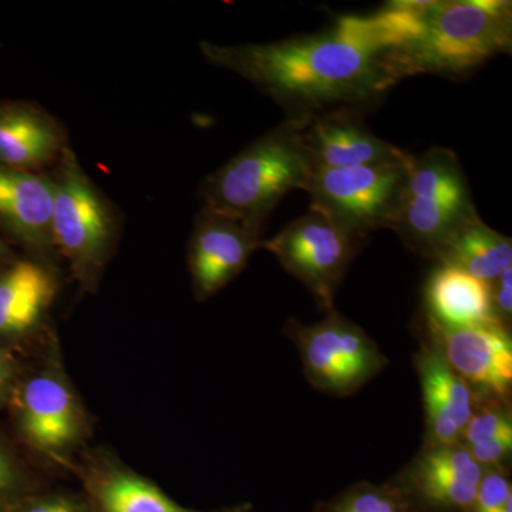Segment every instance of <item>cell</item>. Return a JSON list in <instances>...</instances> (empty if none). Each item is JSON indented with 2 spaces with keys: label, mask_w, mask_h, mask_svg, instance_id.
<instances>
[{
  "label": "cell",
  "mask_w": 512,
  "mask_h": 512,
  "mask_svg": "<svg viewBox=\"0 0 512 512\" xmlns=\"http://www.w3.org/2000/svg\"><path fill=\"white\" fill-rule=\"evenodd\" d=\"M50 173L0 167V229L28 252V258L55 264Z\"/></svg>",
  "instance_id": "5bb4252c"
},
{
  "label": "cell",
  "mask_w": 512,
  "mask_h": 512,
  "mask_svg": "<svg viewBox=\"0 0 512 512\" xmlns=\"http://www.w3.org/2000/svg\"><path fill=\"white\" fill-rule=\"evenodd\" d=\"M8 512H92L83 495L33 493L22 498Z\"/></svg>",
  "instance_id": "cb8c5ba5"
},
{
  "label": "cell",
  "mask_w": 512,
  "mask_h": 512,
  "mask_svg": "<svg viewBox=\"0 0 512 512\" xmlns=\"http://www.w3.org/2000/svg\"><path fill=\"white\" fill-rule=\"evenodd\" d=\"M35 493L15 457L0 444V512H8L22 498Z\"/></svg>",
  "instance_id": "603a6c76"
},
{
  "label": "cell",
  "mask_w": 512,
  "mask_h": 512,
  "mask_svg": "<svg viewBox=\"0 0 512 512\" xmlns=\"http://www.w3.org/2000/svg\"><path fill=\"white\" fill-rule=\"evenodd\" d=\"M9 400L23 440L37 453L69 464L89 434V417L57 350L35 372L19 377Z\"/></svg>",
  "instance_id": "8992f818"
},
{
  "label": "cell",
  "mask_w": 512,
  "mask_h": 512,
  "mask_svg": "<svg viewBox=\"0 0 512 512\" xmlns=\"http://www.w3.org/2000/svg\"><path fill=\"white\" fill-rule=\"evenodd\" d=\"M420 2L387 3L370 15L340 16L329 28L269 43L200 42L208 63L254 84L286 111L312 120L379 103L409 77L402 50L419 28Z\"/></svg>",
  "instance_id": "6da1fadb"
},
{
  "label": "cell",
  "mask_w": 512,
  "mask_h": 512,
  "mask_svg": "<svg viewBox=\"0 0 512 512\" xmlns=\"http://www.w3.org/2000/svg\"><path fill=\"white\" fill-rule=\"evenodd\" d=\"M484 468L461 443L421 448L392 483L414 512H471Z\"/></svg>",
  "instance_id": "30bf717a"
},
{
  "label": "cell",
  "mask_w": 512,
  "mask_h": 512,
  "mask_svg": "<svg viewBox=\"0 0 512 512\" xmlns=\"http://www.w3.org/2000/svg\"><path fill=\"white\" fill-rule=\"evenodd\" d=\"M16 256L13 254L12 249L9 248V245L6 244L5 239L0 235V269L5 268L9 264H12L15 261Z\"/></svg>",
  "instance_id": "4316f807"
},
{
  "label": "cell",
  "mask_w": 512,
  "mask_h": 512,
  "mask_svg": "<svg viewBox=\"0 0 512 512\" xmlns=\"http://www.w3.org/2000/svg\"><path fill=\"white\" fill-rule=\"evenodd\" d=\"M478 218L466 174L454 151L434 147L412 157L392 228L404 247L440 261L454 235Z\"/></svg>",
  "instance_id": "5b68a950"
},
{
  "label": "cell",
  "mask_w": 512,
  "mask_h": 512,
  "mask_svg": "<svg viewBox=\"0 0 512 512\" xmlns=\"http://www.w3.org/2000/svg\"><path fill=\"white\" fill-rule=\"evenodd\" d=\"M512 45V8L505 0H424L416 36L403 47L409 77H461Z\"/></svg>",
  "instance_id": "3957f363"
},
{
  "label": "cell",
  "mask_w": 512,
  "mask_h": 512,
  "mask_svg": "<svg viewBox=\"0 0 512 512\" xmlns=\"http://www.w3.org/2000/svg\"><path fill=\"white\" fill-rule=\"evenodd\" d=\"M491 308L494 318L510 329L512 313V268H508L490 284Z\"/></svg>",
  "instance_id": "d4e9b609"
},
{
  "label": "cell",
  "mask_w": 512,
  "mask_h": 512,
  "mask_svg": "<svg viewBox=\"0 0 512 512\" xmlns=\"http://www.w3.org/2000/svg\"><path fill=\"white\" fill-rule=\"evenodd\" d=\"M305 121L286 119L208 174L198 187L202 208L264 234L269 215L293 190L306 191L313 164Z\"/></svg>",
  "instance_id": "7a4b0ae2"
},
{
  "label": "cell",
  "mask_w": 512,
  "mask_h": 512,
  "mask_svg": "<svg viewBox=\"0 0 512 512\" xmlns=\"http://www.w3.org/2000/svg\"><path fill=\"white\" fill-rule=\"evenodd\" d=\"M439 262L457 266L485 284H491L512 268L511 238L478 218L454 235Z\"/></svg>",
  "instance_id": "ffe728a7"
},
{
  "label": "cell",
  "mask_w": 512,
  "mask_h": 512,
  "mask_svg": "<svg viewBox=\"0 0 512 512\" xmlns=\"http://www.w3.org/2000/svg\"><path fill=\"white\" fill-rule=\"evenodd\" d=\"M424 295V315L440 325L474 326L498 323L491 308L490 284H485L457 266L440 262L427 281Z\"/></svg>",
  "instance_id": "d6986e66"
},
{
  "label": "cell",
  "mask_w": 512,
  "mask_h": 512,
  "mask_svg": "<svg viewBox=\"0 0 512 512\" xmlns=\"http://www.w3.org/2000/svg\"><path fill=\"white\" fill-rule=\"evenodd\" d=\"M83 485V497L92 512H249L242 503L220 510L184 507L164 493L154 481L141 476L107 450L84 454L79 466H70Z\"/></svg>",
  "instance_id": "4fadbf2b"
},
{
  "label": "cell",
  "mask_w": 512,
  "mask_h": 512,
  "mask_svg": "<svg viewBox=\"0 0 512 512\" xmlns=\"http://www.w3.org/2000/svg\"><path fill=\"white\" fill-rule=\"evenodd\" d=\"M18 379V362L0 343V404L8 402Z\"/></svg>",
  "instance_id": "484cf974"
},
{
  "label": "cell",
  "mask_w": 512,
  "mask_h": 512,
  "mask_svg": "<svg viewBox=\"0 0 512 512\" xmlns=\"http://www.w3.org/2000/svg\"><path fill=\"white\" fill-rule=\"evenodd\" d=\"M412 157L338 170L315 168L306 188L311 197L309 208L365 237L377 229H392Z\"/></svg>",
  "instance_id": "9c48e42d"
},
{
  "label": "cell",
  "mask_w": 512,
  "mask_h": 512,
  "mask_svg": "<svg viewBox=\"0 0 512 512\" xmlns=\"http://www.w3.org/2000/svg\"><path fill=\"white\" fill-rule=\"evenodd\" d=\"M286 329L306 379L319 392L350 396L389 365L375 340L336 309L313 325L289 320Z\"/></svg>",
  "instance_id": "ba28073f"
},
{
  "label": "cell",
  "mask_w": 512,
  "mask_h": 512,
  "mask_svg": "<svg viewBox=\"0 0 512 512\" xmlns=\"http://www.w3.org/2000/svg\"><path fill=\"white\" fill-rule=\"evenodd\" d=\"M69 146L67 128L39 103H0V167L49 173Z\"/></svg>",
  "instance_id": "9a60e30c"
},
{
  "label": "cell",
  "mask_w": 512,
  "mask_h": 512,
  "mask_svg": "<svg viewBox=\"0 0 512 512\" xmlns=\"http://www.w3.org/2000/svg\"><path fill=\"white\" fill-rule=\"evenodd\" d=\"M427 338L478 396L507 400L512 386L510 329L498 323L444 326L424 315Z\"/></svg>",
  "instance_id": "8fae6325"
},
{
  "label": "cell",
  "mask_w": 512,
  "mask_h": 512,
  "mask_svg": "<svg viewBox=\"0 0 512 512\" xmlns=\"http://www.w3.org/2000/svg\"><path fill=\"white\" fill-rule=\"evenodd\" d=\"M315 512H414L402 491L390 483H359L316 505Z\"/></svg>",
  "instance_id": "44dd1931"
},
{
  "label": "cell",
  "mask_w": 512,
  "mask_h": 512,
  "mask_svg": "<svg viewBox=\"0 0 512 512\" xmlns=\"http://www.w3.org/2000/svg\"><path fill=\"white\" fill-rule=\"evenodd\" d=\"M262 241V232L201 207L192 225L187 248L195 299L207 301L234 281L247 268Z\"/></svg>",
  "instance_id": "7c38bea8"
},
{
  "label": "cell",
  "mask_w": 512,
  "mask_h": 512,
  "mask_svg": "<svg viewBox=\"0 0 512 512\" xmlns=\"http://www.w3.org/2000/svg\"><path fill=\"white\" fill-rule=\"evenodd\" d=\"M512 484L507 467L484 468L471 512H511Z\"/></svg>",
  "instance_id": "7402d4cb"
},
{
  "label": "cell",
  "mask_w": 512,
  "mask_h": 512,
  "mask_svg": "<svg viewBox=\"0 0 512 512\" xmlns=\"http://www.w3.org/2000/svg\"><path fill=\"white\" fill-rule=\"evenodd\" d=\"M367 237L312 210L275 237L262 241L288 274L312 293L323 312L333 311V301L350 264L362 251Z\"/></svg>",
  "instance_id": "52a82bcc"
},
{
  "label": "cell",
  "mask_w": 512,
  "mask_h": 512,
  "mask_svg": "<svg viewBox=\"0 0 512 512\" xmlns=\"http://www.w3.org/2000/svg\"><path fill=\"white\" fill-rule=\"evenodd\" d=\"M49 173L56 254L66 261L80 292L96 293L119 247L123 214L90 178L72 146Z\"/></svg>",
  "instance_id": "277c9868"
},
{
  "label": "cell",
  "mask_w": 512,
  "mask_h": 512,
  "mask_svg": "<svg viewBox=\"0 0 512 512\" xmlns=\"http://www.w3.org/2000/svg\"><path fill=\"white\" fill-rule=\"evenodd\" d=\"M303 121V138L313 170L397 163L410 157L406 151L375 136L363 124L360 114L340 111Z\"/></svg>",
  "instance_id": "ac0fdd59"
},
{
  "label": "cell",
  "mask_w": 512,
  "mask_h": 512,
  "mask_svg": "<svg viewBox=\"0 0 512 512\" xmlns=\"http://www.w3.org/2000/svg\"><path fill=\"white\" fill-rule=\"evenodd\" d=\"M59 288V271L49 262L26 256L0 269V343L47 330Z\"/></svg>",
  "instance_id": "e0dca14e"
},
{
  "label": "cell",
  "mask_w": 512,
  "mask_h": 512,
  "mask_svg": "<svg viewBox=\"0 0 512 512\" xmlns=\"http://www.w3.org/2000/svg\"><path fill=\"white\" fill-rule=\"evenodd\" d=\"M426 410L424 447L460 443L476 407V393L454 372L429 338L414 359Z\"/></svg>",
  "instance_id": "2e32d148"
}]
</instances>
